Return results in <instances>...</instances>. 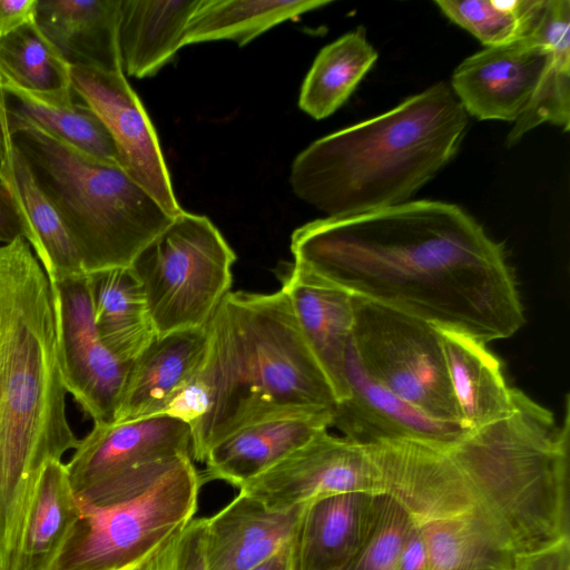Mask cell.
<instances>
[{
    "label": "cell",
    "instance_id": "cell-1",
    "mask_svg": "<svg viewBox=\"0 0 570 570\" xmlns=\"http://www.w3.org/2000/svg\"><path fill=\"white\" fill-rule=\"evenodd\" d=\"M294 265L487 345L525 323L502 244L460 206L417 199L296 228Z\"/></svg>",
    "mask_w": 570,
    "mask_h": 570
},
{
    "label": "cell",
    "instance_id": "cell-2",
    "mask_svg": "<svg viewBox=\"0 0 570 570\" xmlns=\"http://www.w3.org/2000/svg\"><path fill=\"white\" fill-rule=\"evenodd\" d=\"M49 279L30 244L0 245V570H14L43 465L76 449Z\"/></svg>",
    "mask_w": 570,
    "mask_h": 570
},
{
    "label": "cell",
    "instance_id": "cell-3",
    "mask_svg": "<svg viewBox=\"0 0 570 570\" xmlns=\"http://www.w3.org/2000/svg\"><path fill=\"white\" fill-rule=\"evenodd\" d=\"M206 331L191 383L200 403L190 425L193 460L204 462L215 444L244 425L336 404L282 289L229 292Z\"/></svg>",
    "mask_w": 570,
    "mask_h": 570
},
{
    "label": "cell",
    "instance_id": "cell-4",
    "mask_svg": "<svg viewBox=\"0 0 570 570\" xmlns=\"http://www.w3.org/2000/svg\"><path fill=\"white\" fill-rule=\"evenodd\" d=\"M468 114L444 81L326 135L291 166L294 194L326 217L406 203L456 155Z\"/></svg>",
    "mask_w": 570,
    "mask_h": 570
},
{
    "label": "cell",
    "instance_id": "cell-5",
    "mask_svg": "<svg viewBox=\"0 0 570 570\" xmlns=\"http://www.w3.org/2000/svg\"><path fill=\"white\" fill-rule=\"evenodd\" d=\"M570 403L561 424L514 389L501 417L468 430L446 450L480 508L515 556L569 537Z\"/></svg>",
    "mask_w": 570,
    "mask_h": 570
},
{
    "label": "cell",
    "instance_id": "cell-6",
    "mask_svg": "<svg viewBox=\"0 0 570 570\" xmlns=\"http://www.w3.org/2000/svg\"><path fill=\"white\" fill-rule=\"evenodd\" d=\"M73 243L82 269L129 267L174 216L124 168L91 158L27 126L11 135Z\"/></svg>",
    "mask_w": 570,
    "mask_h": 570
},
{
    "label": "cell",
    "instance_id": "cell-7",
    "mask_svg": "<svg viewBox=\"0 0 570 570\" xmlns=\"http://www.w3.org/2000/svg\"><path fill=\"white\" fill-rule=\"evenodd\" d=\"M202 484L187 455L141 465L122 499L80 507L48 570H124L139 562L194 519Z\"/></svg>",
    "mask_w": 570,
    "mask_h": 570
},
{
    "label": "cell",
    "instance_id": "cell-8",
    "mask_svg": "<svg viewBox=\"0 0 570 570\" xmlns=\"http://www.w3.org/2000/svg\"><path fill=\"white\" fill-rule=\"evenodd\" d=\"M236 254L205 215L181 209L129 266L157 336L205 327L230 292Z\"/></svg>",
    "mask_w": 570,
    "mask_h": 570
},
{
    "label": "cell",
    "instance_id": "cell-9",
    "mask_svg": "<svg viewBox=\"0 0 570 570\" xmlns=\"http://www.w3.org/2000/svg\"><path fill=\"white\" fill-rule=\"evenodd\" d=\"M353 306L351 342L365 372L431 417L461 424L436 326L355 295Z\"/></svg>",
    "mask_w": 570,
    "mask_h": 570
},
{
    "label": "cell",
    "instance_id": "cell-10",
    "mask_svg": "<svg viewBox=\"0 0 570 570\" xmlns=\"http://www.w3.org/2000/svg\"><path fill=\"white\" fill-rule=\"evenodd\" d=\"M49 284L66 389L94 424L111 423L131 362L119 361L98 335L90 274L63 276Z\"/></svg>",
    "mask_w": 570,
    "mask_h": 570
},
{
    "label": "cell",
    "instance_id": "cell-11",
    "mask_svg": "<svg viewBox=\"0 0 570 570\" xmlns=\"http://www.w3.org/2000/svg\"><path fill=\"white\" fill-rule=\"evenodd\" d=\"M265 507L289 510L321 498L383 493L380 471L366 445L323 431L239 488Z\"/></svg>",
    "mask_w": 570,
    "mask_h": 570
},
{
    "label": "cell",
    "instance_id": "cell-12",
    "mask_svg": "<svg viewBox=\"0 0 570 570\" xmlns=\"http://www.w3.org/2000/svg\"><path fill=\"white\" fill-rule=\"evenodd\" d=\"M72 91L102 121L124 169L173 216L179 206L154 125L124 72L71 67Z\"/></svg>",
    "mask_w": 570,
    "mask_h": 570
},
{
    "label": "cell",
    "instance_id": "cell-13",
    "mask_svg": "<svg viewBox=\"0 0 570 570\" xmlns=\"http://www.w3.org/2000/svg\"><path fill=\"white\" fill-rule=\"evenodd\" d=\"M548 58L547 45L532 30L465 58L453 71L451 89L474 118L515 122L531 102Z\"/></svg>",
    "mask_w": 570,
    "mask_h": 570
},
{
    "label": "cell",
    "instance_id": "cell-14",
    "mask_svg": "<svg viewBox=\"0 0 570 570\" xmlns=\"http://www.w3.org/2000/svg\"><path fill=\"white\" fill-rule=\"evenodd\" d=\"M187 455L193 459L191 428L169 414L94 424L66 464L76 499L127 470ZM194 461V460H193Z\"/></svg>",
    "mask_w": 570,
    "mask_h": 570
},
{
    "label": "cell",
    "instance_id": "cell-15",
    "mask_svg": "<svg viewBox=\"0 0 570 570\" xmlns=\"http://www.w3.org/2000/svg\"><path fill=\"white\" fill-rule=\"evenodd\" d=\"M345 380L347 395L333 406L332 426L354 442L366 445L411 440L446 444L468 431L459 423L431 417L372 379L360 363L352 342L346 350Z\"/></svg>",
    "mask_w": 570,
    "mask_h": 570
},
{
    "label": "cell",
    "instance_id": "cell-16",
    "mask_svg": "<svg viewBox=\"0 0 570 570\" xmlns=\"http://www.w3.org/2000/svg\"><path fill=\"white\" fill-rule=\"evenodd\" d=\"M380 495L348 492L306 504L289 541L291 570H347L375 523Z\"/></svg>",
    "mask_w": 570,
    "mask_h": 570
},
{
    "label": "cell",
    "instance_id": "cell-17",
    "mask_svg": "<svg viewBox=\"0 0 570 570\" xmlns=\"http://www.w3.org/2000/svg\"><path fill=\"white\" fill-rule=\"evenodd\" d=\"M206 344V326L156 336L130 363L114 422L166 414L197 377Z\"/></svg>",
    "mask_w": 570,
    "mask_h": 570
},
{
    "label": "cell",
    "instance_id": "cell-18",
    "mask_svg": "<svg viewBox=\"0 0 570 570\" xmlns=\"http://www.w3.org/2000/svg\"><path fill=\"white\" fill-rule=\"evenodd\" d=\"M281 289L337 402L343 400L347 395L345 356L354 324L353 294L294 264L283 276Z\"/></svg>",
    "mask_w": 570,
    "mask_h": 570
},
{
    "label": "cell",
    "instance_id": "cell-19",
    "mask_svg": "<svg viewBox=\"0 0 570 570\" xmlns=\"http://www.w3.org/2000/svg\"><path fill=\"white\" fill-rule=\"evenodd\" d=\"M333 407L275 416L236 430L205 458L203 482L223 480L238 489L332 426Z\"/></svg>",
    "mask_w": 570,
    "mask_h": 570
},
{
    "label": "cell",
    "instance_id": "cell-20",
    "mask_svg": "<svg viewBox=\"0 0 570 570\" xmlns=\"http://www.w3.org/2000/svg\"><path fill=\"white\" fill-rule=\"evenodd\" d=\"M304 507L273 510L239 492L206 518L208 570H250L263 563L289 543Z\"/></svg>",
    "mask_w": 570,
    "mask_h": 570
},
{
    "label": "cell",
    "instance_id": "cell-21",
    "mask_svg": "<svg viewBox=\"0 0 570 570\" xmlns=\"http://www.w3.org/2000/svg\"><path fill=\"white\" fill-rule=\"evenodd\" d=\"M120 0H38L35 23L70 67L124 72Z\"/></svg>",
    "mask_w": 570,
    "mask_h": 570
},
{
    "label": "cell",
    "instance_id": "cell-22",
    "mask_svg": "<svg viewBox=\"0 0 570 570\" xmlns=\"http://www.w3.org/2000/svg\"><path fill=\"white\" fill-rule=\"evenodd\" d=\"M452 395L462 426L475 429L504 415L514 387L487 346L461 332L436 326Z\"/></svg>",
    "mask_w": 570,
    "mask_h": 570
},
{
    "label": "cell",
    "instance_id": "cell-23",
    "mask_svg": "<svg viewBox=\"0 0 570 570\" xmlns=\"http://www.w3.org/2000/svg\"><path fill=\"white\" fill-rule=\"evenodd\" d=\"M200 0H120L118 42L122 71L155 76L184 47Z\"/></svg>",
    "mask_w": 570,
    "mask_h": 570
},
{
    "label": "cell",
    "instance_id": "cell-24",
    "mask_svg": "<svg viewBox=\"0 0 570 570\" xmlns=\"http://www.w3.org/2000/svg\"><path fill=\"white\" fill-rule=\"evenodd\" d=\"M0 181L32 233L31 248L49 281L85 273L77 249L11 136L0 127Z\"/></svg>",
    "mask_w": 570,
    "mask_h": 570
},
{
    "label": "cell",
    "instance_id": "cell-25",
    "mask_svg": "<svg viewBox=\"0 0 570 570\" xmlns=\"http://www.w3.org/2000/svg\"><path fill=\"white\" fill-rule=\"evenodd\" d=\"M27 126H35L91 158L124 168L112 137L88 106H53L0 81V127L11 136Z\"/></svg>",
    "mask_w": 570,
    "mask_h": 570
},
{
    "label": "cell",
    "instance_id": "cell-26",
    "mask_svg": "<svg viewBox=\"0 0 570 570\" xmlns=\"http://www.w3.org/2000/svg\"><path fill=\"white\" fill-rule=\"evenodd\" d=\"M90 276L98 335L112 355L129 363L157 336L141 284L130 267Z\"/></svg>",
    "mask_w": 570,
    "mask_h": 570
},
{
    "label": "cell",
    "instance_id": "cell-27",
    "mask_svg": "<svg viewBox=\"0 0 570 570\" xmlns=\"http://www.w3.org/2000/svg\"><path fill=\"white\" fill-rule=\"evenodd\" d=\"M533 30L549 49L548 63L531 102L508 135L509 147L544 122L564 132L570 129V1L547 0Z\"/></svg>",
    "mask_w": 570,
    "mask_h": 570
},
{
    "label": "cell",
    "instance_id": "cell-28",
    "mask_svg": "<svg viewBox=\"0 0 570 570\" xmlns=\"http://www.w3.org/2000/svg\"><path fill=\"white\" fill-rule=\"evenodd\" d=\"M80 513L66 464L48 461L33 489L14 570H48Z\"/></svg>",
    "mask_w": 570,
    "mask_h": 570
},
{
    "label": "cell",
    "instance_id": "cell-29",
    "mask_svg": "<svg viewBox=\"0 0 570 570\" xmlns=\"http://www.w3.org/2000/svg\"><path fill=\"white\" fill-rule=\"evenodd\" d=\"M429 570H515V556L482 511L413 521Z\"/></svg>",
    "mask_w": 570,
    "mask_h": 570
},
{
    "label": "cell",
    "instance_id": "cell-30",
    "mask_svg": "<svg viewBox=\"0 0 570 570\" xmlns=\"http://www.w3.org/2000/svg\"><path fill=\"white\" fill-rule=\"evenodd\" d=\"M71 67L35 21L0 38V81L47 104L71 107Z\"/></svg>",
    "mask_w": 570,
    "mask_h": 570
},
{
    "label": "cell",
    "instance_id": "cell-31",
    "mask_svg": "<svg viewBox=\"0 0 570 570\" xmlns=\"http://www.w3.org/2000/svg\"><path fill=\"white\" fill-rule=\"evenodd\" d=\"M331 0H200L184 46L229 40L246 46L273 27L330 4Z\"/></svg>",
    "mask_w": 570,
    "mask_h": 570
},
{
    "label": "cell",
    "instance_id": "cell-32",
    "mask_svg": "<svg viewBox=\"0 0 570 570\" xmlns=\"http://www.w3.org/2000/svg\"><path fill=\"white\" fill-rule=\"evenodd\" d=\"M377 59L362 27L324 47L307 72L299 108L314 119L335 112L352 95Z\"/></svg>",
    "mask_w": 570,
    "mask_h": 570
},
{
    "label": "cell",
    "instance_id": "cell-33",
    "mask_svg": "<svg viewBox=\"0 0 570 570\" xmlns=\"http://www.w3.org/2000/svg\"><path fill=\"white\" fill-rule=\"evenodd\" d=\"M547 0H436L441 12L482 45L502 46L528 36Z\"/></svg>",
    "mask_w": 570,
    "mask_h": 570
},
{
    "label": "cell",
    "instance_id": "cell-34",
    "mask_svg": "<svg viewBox=\"0 0 570 570\" xmlns=\"http://www.w3.org/2000/svg\"><path fill=\"white\" fill-rule=\"evenodd\" d=\"M413 520L404 507L381 493L375 523L347 570H395Z\"/></svg>",
    "mask_w": 570,
    "mask_h": 570
},
{
    "label": "cell",
    "instance_id": "cell-35",
    "mask_svg": "<svg viewBox=\"0 0 570 570\" xmlns=\"http://www.w3.org/2000/svg\"><path fill=\"white\" fill-rule=\"evenodd\" d=\"M176 570H208L206 518L193 519L180 532Z\"/></svg>",
    "mask_w": 570,
    "mask_h": 570
},
{
    "label": "cell",
    "instance_id": "cell-36",
    "mask_svg": "<svg viewBox=\"0 0 570 570\" xmlns=\"http://www.w3.org/2000/svg\"><path fill=\"white\" fill-rule=\"evenodd\" d=\"M23 237L31 245L32 233L11 194L0 181V243L9 244Z\"/></svg>",
    "mask_w": 570,
    "mask_h": 570
},
{
    "label": "cell",
    "instance_id": "cell-37",
    "mask_svg": "<svg viewBox=\"0 0 570 570\" xmlns=\"http://www.w3.org/2000/svg\"><path fill=\"white\" fill-rule=\"evenodd\" d=\"M515 570H570V539L515 557Z\"/></svg>",
    "mask_w": 570,
    "mask_h": 570
},
{
    "label": "cell",
    "instance_id": "cell-38",
    "mask_svg": "<svg viewBox=\"0 0 570 570\" xmlns=\"http://www.w3.org/2000/svg\"><path fill=\"white\" fill-rule=\"evenodd\" d=\"M38 0H0V38L35 20Z\"/></svg>",
    "mask_w": 570,
    "mask_h": 570
},
{
    "label": "cell",
    "instance_id": "cell-39",
    "mask_svg": "<svg viewBox=\"0 0 570 570\" xmlns=\"http://www.w3.org/2000/svg\"><path fill=\"white\" fill-rule=\"evenodd\" d=\"M395 570H429L426 547L414 522L399 557Z\"/></svg>",
    "mask_w": 570,
    "mask_h": 570
},
{
    "label": "cell",
    "instance_id": "cell-40",
    "mask_svg": "<svg viewBox=\"0 0 570 570\" xmlns=\"http://www.w3.org/2000/svg\"><path fill=\"white\" fill-rule=\"evenodd\" d=\"M180 532L181 531L170 537L158 549L142 560L124 570H176Z\"/></svg>",
    "mask_w": 570,
    "mask_h": 570
},
{
    "label": "cell",
    "instance_id": "cell-41",
    "mask_svg": "<svg viewBox=\"0 0 570 570\" xmlns=\"http://www.w3.org/2000/svg\"><path fill=\"white\" fill-rule=\"evenodd\" d=\"M250 570H291L289 543Z\"/></svg>",
    "mask_w": 570,
    "mask_h": 570
}]
</instances>
